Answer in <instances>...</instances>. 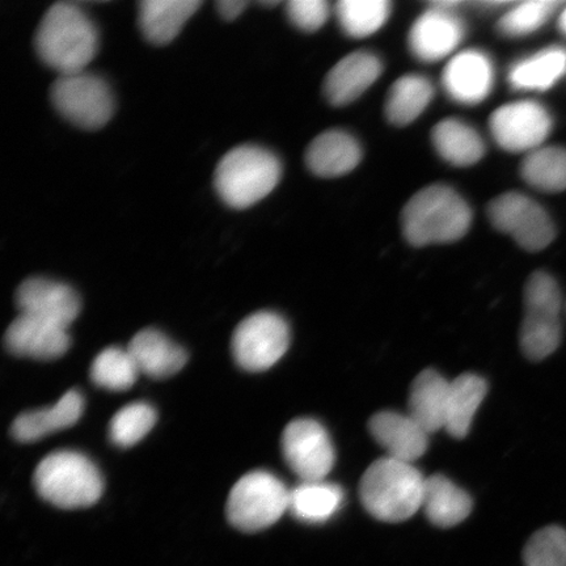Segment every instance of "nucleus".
<instances>
[{
  "instance_id": "obj_1",
  "label": "nucleus",
  "mask_w": 566,
  "mask_h": 566,
  "mask_svg": "<svg viewBox=\"0 0 566 566\" xmlns=\"http://www.w3.org/2000/svg\"><path fill=\"white\" fill-rule=\"evenodd\" d=\"M97 46L94 21L80 6L69 2L52 6L34 35L40 60L60 75L84 71L95 59Z\"/></svg>"
},
{
  "instance_id": "obj_30",
  "label": "nucleus",
  "mask_w": 566,
  "mask_h": 566,
  "mask_svg": "<svg viewBox=\"0 0 566 566\" xmlns=\"http://www.w3.org/2000/svg\"><path fill=\"white\" fill-rule=\"evenodd\" d=\"M521 175L528 186L547 193L566 189V148L539 147L523 159Z\"/></svg>"
},
{
  "instance_id": "obj_27",
  "label": "nucleus",
  "mask_w": 566,
  "mask_h": 566,
  "mask_svg": "<svg viewBox=\"0 0 566 566\" xmlns=\"http://www.w3.org/2000/svg\"><path fill=\"white\" fill-rule=\"evenodd\" d=\"M434 97L433 84L422 75L401 76L388 91L385 113L389 123L407 126L416 122Z\"/></svg>"
},
{
  "instance_id": "obj_37",
  "label": "nucleus",
  "mask_w": 566,
  "mask_h": 566,
  "mask_svg": "<svg viewBox=\"0 0 566 566\" xmlns=\"http://www.w3.org/2000/svg\"><path fill=\"white\" fill-rule=\"evenodd\" d=\"M247 6L245 0H221L217 3V9L224 20L232 21L242 15Z\"/></svg>"
},
{
  "instance_id": "obj_34",
  "label": "nucleus",
  "mask_w": 566,
  "mask_h": 566,
  "mask_svg": "<svg viewBox=\"0 0 566 566\" xmlns=\"http://www.w3.org/2000/svg\"><path fill=\"white\" fill-rule=\"evenodd\" d=\"M560 2L555 0H530L518 3L499 21V30L506 38H523L533 33L554 15Z\"/></svg>"
},
{
  "instance_id": "obj_20",
  "label": "nucleus",
  "mask_w": 566,
  "mask_h": 566,
  "mask_svg": "<svg viewBox=\"0 0 566 566\" xmlns=\"http://www.w3.org/2000/svg\"><path fill=\"white\" fill-rule=\"evenodd\" d=\"M126 349L139 373L154 379L172 377L188 363L187 352L158 329L138 332Z\"/></svg>"
},
{
  "instance_id": "obj_16",
  "label": "nucleus",
  "mask_w": 566,
  "mask_h": 566,
  "mask_svg": "<svg viewBox=\"0 0 566 566\" xmlns=\"http://www.w3.org/2000/svg\"><path fill=\"white\" fill-rule=\"evenodd\" d=\"M446 94L462 105L483 103L494 86V66L484 52L464 51L446 65L442 75Z\"/></svg>"
},
{
  "instance_id": "obj_10",
  "label": "nucleus",
  "mask_w": 566,
  "mask_h": 566,
  "mask_svg": "<svg viewBox=\"0 0 566 566\" xmlns=\"http://www.w3.org/2000/svg\"><path fill=\"white\" fill-rule=\"evenodd\" d=\"M488 217L495 229L512 237L530 252L544 250L556 235L548 212L522 193L511 192L494 198L488 207Z\"/></svg>"
},
{
  "instance_id": "obj_13",
  "label": "nucleus",
  "mask_w": 566,
  "mask_h": 566,
  "mask_svg": "<svg viewBox=\"0 0 566 566\" xmlns=\"http://www.w3.org/2000/svg\"><path fill=\"white\" fill-rule=\"evenodd\" d=\"M464 34V23L455 10L431 3L410 28L408 45L417 60L433 63L454 53Z\"/></svg>"
},
{
  "instance_id": "obj_29",
  "label": "nucleus",
  "mask_w": 566,
  "mask_h": 566,
  "mask_svg": "<svg viewBox=\"0 0 566 566\" xmlns=\"http://www.w3.org/2000/svg\"><path fill=\"white\" fill-rule=\"evenodd\" d=\"M566 71V51L549 48L516 62L509 71V83L520 91H546L560 81Z\"/></svg>"
},
{
  "instance_id": "obj_8",
  "label": "nucleus",
  "mask_w": 566,
  "mask_h": 566,
  "mask_svg": "<svg viewBox=\"0 0 566 566\" xmlns=\"http://www.w3.org/2000/svg\"><path fill=\"white\" fill-rule=\"evenodd\" d=\"M51 97L62 117L86 130L101 129L109 123L115 112L108 83L86 71L56 77Z\"/></svg>"
},
{
  "instance_id": "obj_28",
  "label": "nucleus",
  "mask_w": 566,
  "mask_h": 566,
  "mask_svg": "<svg viewBox=\"0 0 566 566\" xmlns=\"http://www.w3.org/2000/svg\"><path fill=\"white\" fill-rule=\"evenodd\" d=\"M486 392L485 379L476 374H463L451 381L444 424L451 437L460 440L469 434L473 417L484 401Z\"/></svg>"
},
{
  "instance_id": "obj_9",
  "label": "nucleus",
  "mask_w": 566,
  "mask_h": 566,
  "mask_svg": "<svg viewBox=\"0 0 566 566\" xmlns=\"http://www.w3.org/2000/svg\"><path fill=\"white\" fill-rule=\"evenodd\" d=\"M289 345L290 328L285 318L271 311H260L238 325L231 349L242 369L260 373L277 364Z\"/></svg>"
},
{
  "instance_id": "obj_36",
  "label": "nucleus",
  "mask_w": 566,
  "mask_h": 566,
  "mask_svg": "<svg viewBox=\"0 0 566 566\" xmlns=\"http://www.w3.org/2000/svg\"><path fill=\"white\" fill-rule=\"evenodd\" d=\"M329 6L324 0H292L286 6L287 18L303 32H316L327 23Z\"/></svg>"
},
{
  "instance_id": "obj_26",
  "label": "nucleus",
  "mask_w": 566,
  "mask_h": 566,
  "mask_svg": "<svg viewBox=\"0 0 566 566\" xmlns=\"http://www.w3.org/2000/svg\"><path fill=\"white\" fill-rule=\"evenodd\" d=\"M344 492L328 481H301L290 490L289 512L308 525H321L338 513L343 506Z\"/></svg>"
},
{
  "instance_id": "obj_15",
  "label": "nucleus",
  "mask_w": 566,
  "mask_h": 566,
  "mask_svg": "<svg viewBox=\"0 0 566 566\" xmlns=\"http://www.w3.org/2000/svg\"><path fill=\"white\" fill-rule=\"evenodd\" d=\"M67 329L44 318L20 314L6 331V349L18 357L53 360L70 348Z\"/></svg>"
},
{
  "instance_id": "obj_19",
  "label": "nucleus",
  "mask_w": 566,
  "mask_h": 566,
  "mask_svg": "<svg viewBox=\"0 0 566 566\" xmlns=\"http://www.w3.org/2000/svg\"><path fill=\"white\" fill-rule=\"evenodd\" d=\"M363 159L358 140L344 130H328L311 142L306 165L311 172L325 179L339 177L357 168Z\"/></svg>"
},
{
  "instance_id": "obj_35",
  "label": "nucleus",
  "mask_w": 566,
  "mask_h": 566,
  "mask_svg": "<svg viewBox=\"0 0 566 566\" xmlns=\"http://www.w3.org/2000/svg\"><path fill=\"white\" fill-rule=\"evenodd\" d=\"M525 566H566V531L544 527L530 537L523 551Z\"/></svg>"
},
{
  "instance_id": "obj_11",
  "label": "nucleus",
  "mask_w": 566,
  "mask_h": 566,
  "mask_svg": "<svg viewBox=\"0 0 566 566\" xmlns=\"http://www.w3.org/2000/svg\"><path fill=\"white\" fill-rule=\"evenodd\" d=\"M282 454L301 481L325 480L336 460L328 431L313 419L287 424L282 434Z\"/></svg>"
},
{
  "instance_id": "obj_3",
  "label": "nucleus",
  "mask_w": 566,
  "mask_h": 566,
  "mask_svg": "<svg viewBox=\"0 0 566 566\" xmlns=\"http://www.w3.org/2000/svg\"><path fill=\"white\" fill-rule=\"evenodd\" d=\"M424 479L412 463L381 458L360 480V501L381 522H405L422 507Z\"/></svg>"
},
{
  "instance_id": "obj_25",
  "label": "nucleus",
  "mask_w": 566,
  "mask_h": 566,
  "mask_svg": "<svg viewBox=\"0 0 566 566\" xmlns=\"http://www.w3.org/2000/svg\"><path fill=\"white\" fill-rule=\"evenodd\" d=\"M431 142L440 157L455 167L475 166L484 158L485 144L472 126L458 118H446L431 132Z\"/></svg>"
},
{
  "instance_id": "obj_12",
  "label": "nucleus",
  "mask_w": 566,
  "mask_h": 566,
  "mask_svg": "<svg viewBox=\"0 0 566 566\" xmlns=\"http://www.w3.org/2000/svg\"><path fill=\"white\" fill-rule=\"evenodd\" d=\"M495 142L509 153H531L542 147L552 130V118L536 102L522 101L495 109L490 118Z\"/></svg>"
},
{
  "instance_id": "obj_23",
  "label": "nucleus",
  "mask_w": 566,
  "mask_h": 566,
  "mask_svg": "<svg viewBox=\"0 0 566 566\" xmlns=\"http://www.w3.org/2000/svg\"><path fill=\"white\" fill-rule=\"evenodd\" d=\"M451 381L436 370H424L413 381L409 395V416L429 434L444 429Z\"/></svg>"
},
{
  "instance_id": "obj_39",
  "label": "nucleus",
  "mask_w": 566,
  "mask_h": 566,
  "mask_svg": "<svg viewBox=\"0 0 566 566\" xmlns=\"http://www.w3.org/2000/svg\"><path fill=\"white\" fill-rule=\"evenodd\" d=\"M261 4L272 7L280 4V2H261Z\"/></svg>"
},
{
  "instance_id": "obj_24",
  "label": "nucleus",
  "mask_w": 566,
  "mask_h": 566,
  "mask_svg": "<svg viewBox=\"0 0 566 566\" xmlns=\"http://www.w3.org/2000/svg\"><path fill=\"white\" fill-rule=\"evenodd\" d=\"M472 506L469 493L460 490L448 478L434 475L424 480L421 509L433 525L454 527L469 518Z\"/></svg>"
},
{
  "instance_id": "obj_22",
  "label": "nucleus",
  "mask_w": 566,
  "mask_h": 566,
  "mask_svg": "<svg viewBox=\"0 0 566 566\" xmlns=\"http://www.w3.org/2000/svg\"><path fill=\"white\" fill-rule=\"evenodd\" d=\"M201 6L198 0H144L138 13L140 31L151 44L167 45Z\"/></svg>"
},
{
  "instance_id": "obj_32",
  "label": "nucleus",
  "mask_w": 566,
  "mask_h": 566,
  "mask_svg": "<svg viewBox=\"0 0 566 566\" xmlns=\"http://www.w3.org/2000/svg\"><path fill=\"white\" fill-rule=\"evenodd\" d=\"M139 370L129 350L108 348L95 358L91 366V379L109 391H126L136 385Z\"/></svg>"
},
{
  "instance_id": "obj_33",
  "label": "nucleus",
  "mask_w": 566,
  "mask_h": 566,
  "mask_svg": "<svg viewBox=\"0 0 566 566\" xmlns=\"http://www.w3.org/2000/svg\"><path fill=\"white\" fill-rule=\"evenodd\" d=\"M157 412L147 402H133L119 409L109 424V438L118 448H132L150 433Z\"/></svg>"
},
{
  "instance_id": "obj_17",
  "label": "nucleus",
  "mask_w": 566,
  "mask_h": 566,
  "mask_svg": "<svg viewBox=\"0 0 566 566\" xmlns=\"http://www.w3.org/2000/svg\"><path fill=\"white\" fill-rule=\"evenodd\" d=\"M384 73V63L369 52H354L337 62L325 77L324 92L331 104L348 105L365 94Z\"/></svg>"
},
{
  "instance_id": "obj_2",
  "label": "nucleus",
  "mask_w": 566,
  "mask_h": 566,
  "mask_svg": "<svg viewBox=\"0 0 566 566\" xmlns=\"http://www.w3.org/2000/svg\"><path fill=\"white\" fill-rule=\"evenodd\" d=\"M471 223L470 205L442 184L417 192L401 214L402 233L415 247L454 243L469 232Z\"/></svg>"
},
{
  "instance_id": "obj_21",
  "label": "nucleus",
  "mask_w": 566,
  "mask_h": 566,
  "mask_svg": "<svg viewBox=\"0 0 566 566\" xmlns=\"http://www.w3.org/2000/svg\"><path fill=\"white\" fill-rule=\"evenodd\" d=\"M84 410L83 395L76 389L69 392L53 407L20 415L12 423L11 433L19 442H35L81 420Z\"/></svg>"
},
{
  "instance_id": "obj_4",
  "label": "nucleus",
  "mask_w": 566,
  "mask_h": 566,
  "mask_svg": "<svg viewBox=\"0 0 566 566\" xmlns=\"http://www.w3.org/2000/svg\"><path fill=\"white\" fill-rule=\"evenodd\" d=\"M281 175V161L272 151L253 145L238 146L219 161L214 187L228 207L247 209L271 195Z\"/></svg>"
},
{
  "instance_id": "obj_7",
  "label": "nucleus",
  "mask_w": 566,
  "mask_h": 566,
  "mask_svg": "<svg viewBox=\"0 0 566 566\" xmlns=\"http://www.w3.org/2000/svg\"><path fill=\"white\" fill-rule=\"evenodd\" d=\"M290 490L266 471L247 473L233 485L226 505L231 525L243 533H258L289 512Z\"/></svg>"
},
{
  "instance_id": "obj_38",
  "label": "nucleus",
  "mask_w": 566,
  "mask_h": 566,
  "mask_svg": "<svg viewBox=\"0 0 566 566\" xmlns=\"http://www.w3.org/2000/svg\"><path fill=\"white\" fill-rule=\"evenodd\" d=\"M558 27L564 34H566V9L563 11L560 20H558Z\"/></svg>"
},
{
  "instance_id": "obj_14",
  "label": "nucleus",
  "mask_w": 566,
  "mask_h": 566,
  "mask_svg": "<svg viewBox=\"0 0 566 566\" xmlns=\"http://www.w3.org/2000/svg\"><path fill=\"white\" fill-rule=\"evenodd\" d=\"M15 302L20 314L44 318L65 328L76 321L82 308L80 295L73 287L42 277L21 283Z\"/></svg>"
},
{
  "instance_id": "obj_6",
  "label": "nucleus",
  "mask_w": 566,
  "mask_h": 566,
  "mask_svg": "<svg viewBox=\"0 0 566 566\" xmlns=\"http://www.w3.org/2000/svg\"><path fill=\"white\" fill-rule=\"evenodd\" d=\"M562 290L551 274L535 272L525 287V317L520 343L525 357L541 363L555 353L562 343Z\"/></svg>"
},
{
  "instance_id": "obj_18",
  "label": "nucleus",
  "mask_w": 566,
  "mask_h": 566,
  "mask_svg": "<svg viewBox=\"0 0 566 566\" xmlns=\"http://www.w3.org/2000/svg\"><path fill=\"white\" fill-rule=\"evenodd\" d=\"M369 429L388 458L413 463L428 450L430 434L409 415L379 412L371 417Z\"/></svg>"
},
{
  "instance_id": "obj_5",
  "label": "nucleus",
  "mask_w": 566,
  "mask_h": 566,
  "mask_svg": "<svg viewBox=\"0 0 566 566\" xmlns=\"http://www.w3.org/2000/svg\"><path fill=\"white\" fill-rule=\"evenodd\" d=\"M35 491L56 507H88L101 500L104 480L101 470L81 452L62 450L42 459L34 471Z\"/></svg>"
},
{
  "instance_id": "obj_31",
  "label": "nucleus",
  "mask_w": 566,
  "mask_h": 566,
  "mask_svg": "<svg viewBox=\"0 0 566 566\" xmlns=\"http://www.w3.org/2000/svg\"><path fill=\"white\" fill-rule=\"evenodd\" d=\"M391 15L387 0H342L336 6V17L343 31L354 39H365L377 33Z\"/></svg>"
}]
</instances>
